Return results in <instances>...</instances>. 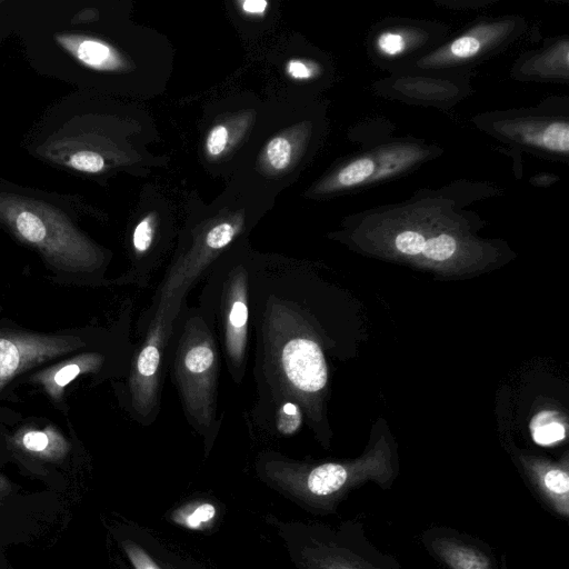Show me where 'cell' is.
Listing matches in <instances>:
<instances>
[{
	"label": "cell",
	"mask_w": 569,
	"mask_h": 569,
	"mask_svg": "<svg viewBox=\"0 0 569 569\" xmlns=\"http://www.w3.org/2000/svg\"><path fill=\"white\" fill-rule=\"evenodd\" d=\"M392 478L391 470L383 461L343 465L327 462L316 466L307 472L291 475L281 479V486L306 505L326 511H332L348 495V491L367 480L380 486Z\"/></svg>",
	"instance_id": "cell-1"
},
{
	"label": "cell",
	"mask_w": 569,
	"mask_h": 569,
	"mask_svg": "<svg viewBox=\"0 0 569 569\" xmlns=\"http://www.w3.org/2000/svg\"><path fill=\"white\" fill-rule=\"evenodd\" d=\"M300 562L305 569H400L395 558L371 543L361 522L345 525L329 539L312 538Z\"/></svg>",
	"instance_id": "cell-2"
},
{
	"label": "cell",
	"mask_w": 569,
	"mask_h": 569,
	"mask_svg": "<svg viewBox=\"0 0 569 569\" xmlns=\"http://www.w3.org/2000/svg\"><path fill=\"white\" fill-rule=\"evenodd\" d=\"M420 540L427 552L447 569H502L488 543L453 528L431 527Z\"/></svg>",
	"instance_id": "cell-3"
},
{
	"label": "cell",
	"mask_w": 569,
	"mask_h": 569,
	"mask_svg": "<svg viewBox=\"0 0 569 569\" xmlns=\"http://www.w3.org/2000/svg\"><path fill=\"white\" fill-rule=\"evenodd\" d=\"M282 366L290 382L301 391L317 392L327 383V366L320 347L312 340L297 338L282 349Z\"/></svg>",
	"instance_id": "cell-4"
},
{
	"label": "cell",
	"mask_w": 569,
	"mask_h": 569,
	"mask_svg": "<svg viewBox=\"0 0 569 569\" xmlns=\"http://www.w3.org/2000/svg\"><path fill=\"white\" fill-rule=\"evenodd\" d=\"M63 343L38 339L0 338V383L36 361L64 352Z\"/></svg>",
	"instance_id": "cell-5"
},
{
	"label": "cell",
	"mask_w": 569,
	"mask_h": 569,
	"mask_svg": "<svg viewBox=\"0 0 569 569\" xmlns=\"http://www.w3.org/2000/svg\"><path fill=\"white\" fill-rule=\"evenodd\" d=\"M76 52L83 63L94 69H116L121 63L120 57L111 47L92 39L81 41Z\"/></svg>",
	"instance_id": "cell-6"
},
{
	"label": "cell",
	"mask_w": 569,
	"mask_h": 569,
	"mask_svg": "<svg viewBox=\"0 0 569 569\" xmlns=\"http://www.w3.org/2000/svg\"><path fill=\"white\" fill-rule=\"evenodd\" d=\"M532 439L540 446H549L566 438V427L555 411H542L530 422Z\"/></svg>",
	"instance_id": "cell-7"
},
{
	"label": "cell",
	"mask_w": 569,
	"mask_h": 569,
	"mask_svg": "<svg viewBox=\"0 0 569 569\" xmlns=\"http://www.w3.org/2000/svg\"><path fill=\"white\" fill-rule=\"evenodd\" d=\"M19 234L29 242L44 246L48 231L43 221L33 212L21 211L14 221Z\"/></svg>",
	"instance_id": "cell-8"
},
{
	"label": "cell",
	"mask_w": 569,
	"mask_h": 569,
	"mask_svg": "<svg viewBox=\"0 0 569 569\" xmlns=\"http://www.w3.org/2000/svg\"><path fill=\"white\" fill-rule=\"evenodd\" d=\"M216 508L211 503H200L176 511L172 519L190 529H203L214 518Z\"/></svg>",
	"instance_id": "cell-9"
},
{
	"label": "cell",
	"mask_w": 569,
	"mask_h": 569,
	"mask_svg": "<svg viewBox=\"0 0 569 569\" xmlns=\"http://www.w3.org/2000/svg\"><path fill=\"white\" fill-rule=\"evenodd\" d=\"M375 171V163L371 159L362 158L350 162L341 169L337 181L342 187L359 184L368 179Z\"/></svg>",
	"instance_id": "cell-10"
},
{
	"label": "cell",
	"mask_w": 569,
	"mask_h": 569,
	"mask_svg": "<svg viewBox=\"0 0 569 569\" xmlns=\"http://www.w3.org/2000/svg\"><path fill=\"white\" fill-rule=\"evenodd\" d=\"M533 141L549 150L567 152L569 149V127L566 122L551 123Z\"/></svg>",
	"instance_id": "cell-11"
},
{
	"label": "cell",
	"mask_w": 569,
	"mask_h": 569,
	"mask_svg": "<svg viewBox=\"0 0 569 569\" xmlns=\"http://www.w3.org/2000/svg\"><path fill=\"white\" fill-rule=\"evenodd\" d=\"M291 154L292 147L290 141L282 136L272 138L266 147L267 161L274 170L287 168L290 163Z\"/></svg>",
	"instance_id": "cell-12"
},
{
	"label": "cell",
	"mask_w": 569,
	"mask_h": 569,
	"mask_svg": "<svg viewBox=\"0 0 569 569\" xmlns=\"http://www.w3.org/2000/svg\"><path fill=\"white\" fill-rule=\"evenodd\" d=\"M455 250L456 240L449 234H439L426 240L421 253L429 259L442 261L450 258Z\"/></svg>",
	"instance_id": "cell-13"
},
{
	"label": "cell",
	"mask_w": 569,
	"mask_h": 569,
	"mask_svg": "<svg viewBox=\"0 0 569 569\" xmlns=\"http://www.w3.org/2000/svg\"><path fill=\"white\" fill-rule=\"evenodd\" d=\"M214 361V355L207 345H199L191 348L186 357L184 365L190 372L201 373L208 370Z\"/></svg>",
	"instance_id": "cell-14"
},
{
	"label": "cell",
	"mask_w": 569,
	"mask_h": 569,
	"mask_svg": "<svg viewBox=\"0 0 569 569\" xmlns=\"http://www.w3.org/2000/svg\"><path fill=\"white\" fill-rule=\"evenodd\" d=\"M70 164L80 171L98 172L103 169L104 160L97 152L78 151L71 157Z\"/></svg>",
	"instance_id": "cell-15"
},
{
	"label": "cell",
	"mask_w": 569,
	"mask_h": 569,
	"mask_svg": "<svg viewBox=\"0 0 569 569\" xmlns=\"http://www.w3.org/2000/svg\"><path fill=\"white\" fill-rule=\"evenodd\" d=\"M426 239L416 231H403L396 237V248L405 254H419L422 252Z\"/></svg>",
	"instance_id": "cell-16"
},
{
	"label": "cell",
	"mask_w": 569,
	"mask_h": 569,
	"mask_svg": "<svg viewBox=\"0 0 569 569\" xmlns=\"http://www.w3.org/2000/svg\"><path fill=\"white\" fill-rule=\"evenodd\" d=\"M236 234V229L228 222L214 226L207 234V244L220 249L229 244Z\"/></svg>",
	"instance_id": "cell-17"
},
{
	"label": "cell",
	"mask_w": 569,
	"mask_h": 569,
	"mask_svg": "<svg viewBox=\"0 0 569 569\" xmlns=\"http://www.w3.org/2000/svg\"><path fill=\"white\" fill-rule=\"evenodd\" d=\"M229 140V131L226 126L217 124L208 133L206 148L210 156L217 157L221 154Z\"/></svg>",
	"instance_id": "cell-18"
},
{
	"label": "cell",
	"mask_w": 569,
	"mask_h": 569,
	"mask_svg": "<svg viewBox=\"0 0 569 569\" xmlns=\"http://www.w3.org/2000/svg\"><path fill=\"white\" fill-rule=\"evenodd\" d=\"M159 350L154 345H148L140 352L138 358V371L143 377H151L156 373L159 365Z\"/></svg>",
	"instance_id": "cell-19"
},
{
	"label": "cell",
	"mask_w": 569,
	"mask_h": 569,
	"mask_svg": "<svg viewBox=\"0 0 569 569\" xmlns=\"http://www.w3.org/2000/svg\"><path fill=\"white\" fill-rule=\"evenodd\" d=\"M153 238V221L151 217L143 218L133 231V246L139 252L149 249Z\"/></svg>",
	"instance_id": "cell-20"
},
{
	"label": "cell",
	"mask_w": 569,
	"mask_h": 569,
	"mask_svg": "<svg viewBox=\"0 0 569 569\" xmlns=\"http://www.w3.org/2000/svg\"><path fill=\"white\" fill-rule=\"evenodd\" d=\"M123 548L134 569H161L140 546L132 541H126Z\"/></svg>",
	"instance_id": "cell-21"
},
{
	"label": "cell",
	"mask_w": 569,
	"mask_h": 569,
	"mask_svg": "<svg viewBox=\"0 0 569 569\" xmlns=\"http://www.w3.org/2000/svg\"><path fill=\"white\" fill-rule=\"evenodd\" d=\"M481 48V42L472 36L460 37L450 46L452 58L465 59L476 54Z\"/></svg>",
	"instance_id": "cell-22"
},
{
	"label": "cell",
	"mask_w": 569,
	"mask_h": 569,
	"mask_svg": "<svg viewBox=\"0 0 569 569\" xmlns=\"http://www.w3.org/2000/svg\"><path fill=\"white\" fill-rule=\"evenodd\" d=\"M301 422L300 411L296 405L286 403L280 413L278 429L283 433H292L296 431Z\"/></svg>",
	"instance_id": "cell-23"
},
{
	"label": "cell",
	"mask_w": 569,
	"mask_h": 569,
	"mask_svg": "<svg viewBox=\"0 0 569 569\" xmlns=\"http://www.w3.org/2000/svg\"><path fill=\"white\" fill-rule=\"evenodd\" d=\"M379 49L387 54H397L405 48V41L400 34L387 32L378 39Z\"/></svg>",
	"instance_id": "cell-24"
},
{
	"label": "cell",
	"mask_w": 569,
	"mask_h": 569,
	"mask_svg": "<svg viewBox=\"0 0 569 569\" xmlns=\"http://www.w3.org/2000/svg\"><path fill=\"white\" fill-rule=\"evenodd\" d=\"M23 446L31 451H43L49 445V437L42 431H29L23 436Z\"/></svg>",
	"instance_id": "cell-25"
},
{
	"label": "cell",
	"mask_w": 569,
	"mask_h": 569,
	"mask_svg": "<svg viewBox=\"0 0 569 569\" xmlns=\"http://www.w3.org/2000/svg\"><path fill=\"white\" fill-rule=\"evenodd\" d=\"M248 318L247 305L242 300H237L233 302L230 315L229 322L233 329H242L246 327Z\"/></svg>",
	"instance_id": "cell-26"
},
{
	"label": "cell",
	"mask_w": 569,
	"mask_h": 569,
	"mask_svg": "<svg viewBox=\"0 0 569 569\" xmlns=\"http://www.w3.org/2000/svg\"><path fill=\"white\" fill-rule=\"evenodd\" d=\"M80 372V366L72 363L62 367L59 371L53 376L54 383L58 387H64L69 383L78 373Z\"/></svg>",
	"instance_id": "cell-27"
},
{
	"label": "cell",
	"mask_w": 569,
	"mask_h": 569,
	"mask_svg": "<svg viewBox=\"0 0 569 569\" xmlns=\"http://www.w3.org/2000/svg\"><path fill=\"white\" fill-rule=\"evenodd\" d=\"M287 71L295 79H308L312 73L310 67L300 60H290Z\"/></svg>",
	"instance_id": "cell-28"
},
{
	"label": "cell",
	"mask_w": 569,
	"mask_h": 569,
	"mask_svg": "<svg viewBox=\"0 0 569 569\" xmlns=\"http://www.w3.org/2000/svg\"><path fill=\"white\" fill-rule=\"evenodd\" d=\"M241 6L242 10L249 14H261L266 11L268 2L264 0H247Z\"/></svg>",
	"instance_id": "cell-29"
}]
</instances>
